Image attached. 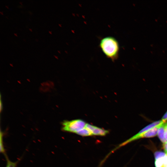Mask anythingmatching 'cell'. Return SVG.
<instances>
[{"label": "cell", "mask_w": 167, "mask_h": 167, "mask_svg": "<svg viewBox=\"0 0 167 167\" xmlns=\"http://www.w3.org/2000/svg\"><path fill=\"white\" fill-rule=\"evenodd\" d=\"M6 159L7 164L6 167H16L18 161L12 162L10 160L7 156H5Z\"/></svg>", "instance_id": "9c48e42d"}, {"label": "cell", "mask_w": 167, "mask_h": 167, "mask_svg": "<svg viewBox=\"0 0 167 167\" xmlns=\"http://www.w3.org/2000/svg\"><path fill=\"white\" fill-rule=\"evenodd\" d=\"M165 157L155 159V164L156 167H163Z\"/></svg>", "instance_id": "ba28073f"}, {"label": "cell", "mask_w": 167, "mask_h": 167, "mask_svg": "<svg viewBox=\"0 0 167 167\" xmlns=\"http://www.w3.org/2000/svg\"><path fill=\"white\" fill-rule=\"evenodd\" d=\"M167 123L165 122L162 123L159 128L157 132L158 137L163 144L166 143L165 138V127Z\"/></svg>", "instance_id": "5b68a950"}, {"label": "cell", "mask_w": 167, "mask_h": 167, "mask_svg": "<svg viewBox=\"0 0 167 167\" xmlns=\"http://www.w3.org/2000/svg\"><path fill=\"white\" fill-rule=\"evenodd\" d=\"M29 30L30 31H32V29H31V28H29Z\"/></svg>", "instance_id": "ac0fdd59"}, {"label": "cell", "mask_w": 167, "mask_h": 167, "mask_svg": "<svg viewBox=\"0 0 167 167\" xmlns=\"http://www.w3.org/2000/svg\"><path fill=\"white\" fill-rule=\"evenodd\" d=\"M166 153L161 151H157L154 153L155 159L161 157H164Z\"/></svg>", "instance_id": "30bf717a"}, {"label": "cell", "mask_w": 167, "mask_h": 167, "mask_svg": "<svg viewBox=\"0 0 167 167\" xmlns=\"http://www.w3.org/2000/svg\"><path fill=\"white\" fill-rule=\"evenodd\" d=\"M76 134L83 136H88L93 135L91 132L86 127H85L77 132Z\"/></svg>", "instance_id": "8992f818"}, {"label": "cell", "mask_w": 167, "mask_h": 167, "mask_svg": "<svg viewBox=\"0 0 167 167\" xmlns=\"http://www.w3.org/2000/svg\"><path fill=\"white\" fill-rule=\"evenodd\" d=\"M163 123V122L135 138H131L120 144L118 147V148L121 147L130 142L140 138H150L155 136L157 134L158 130L161 124Z\"/></svg>", "instance_id": "3957f363"}, {"label": "cell", "mask_w": 167, "mask_h": 167, "mask_svg": "<svg viewBox=\"0 0 167 167\" xmlns=\"http://www.w3.org/2000/svg\"><path fill=\"white\" fill-rule=\"evenodd\" d=\"M19 3H21V4H22L21 2H19Z\"/></svg>", "instance_id": "44dd1931"}, {"label": "cell", "mask_w": 167, "mask_h": 167, "mask_svg": "<svg viewBox=\"0 0 167 167\" xmlns=\"http://www.w3.org/2000/svg\"><path fill=\"white\" fill-rule=\"evenodd\" d=\"M3 133L1 131L0 134V151L1 153H3L6 156V155L5 154V149L3 145Z\"/></svg>", "instance_id": "52a82bcc"}, {"label": "cell", "mask_w": 167, "mask_h": 167, "mask_svg": "<svg viewBox=\"0 0 167 167\" xmlns=\"http://www.w3.org/2000/svg\"><path fill=\"white\" fill-rule=\"evenodd\" d=\"M163 167H167V154H166L164 161Z\"/></svg>", "instance_id": "8fae6325"}, {"label": "cell", "mask_w": 167, "mask_h": 167, "mask_svg": "<svg viewBox=\"0 0 167 167\" xmlns=\"http://www.w3.org/2000/svg\"><path fill=\"white\" fill-rule=\"evenodd\" d=\"M5 6L7 8H8V6Z\"/></svg>", "instance_id": "ffe728a7"}, {"label": "cell", "mask_w": 167, "mask_h": 167, "mask_svg": "<svg viewBox=\"0 0 167 167\" xmlns=\"http://www.w3.org/2000/svg\"><path fill=\"white\" fill-rule=\"evenodd\" d=\"M165 138L166 143L167 142V123L165 129Z\"/></svg>", "instance_id": "4fadbf2b"}, {"label": "cell", "mask_w": 167, "mask_h": 167, "mask_svg": "<svg viewBox=\"0 0 167 167\" xmlns=\"http://www.w3.org/2000/svg\"><path fill=\"white\" fill-rule=\"evenodd\" d=\"M86 124L84 121L79 119L64 121L62 123V130L65 131L76 133L84 128Z\"/></svg>", "instance_id": "7a4b0ae2"}, {"label": "cell", "mask_w": 167, "mask_h": 167, "mask_svg": "<svg viewBox=\"0 0 167 167\" xmlns=\"http://www.w3.org/2000/svg\"><path fill=\"white\" fill-rule=\"evenodd\" d=\"M161 120L164 122L167 121V111L163 116Z\"/></svg>", "instance_id": "7c38bea8"}, {"label": "cell", "mask_w": 167, "mask_h": 167, "mask_svg": "<svg viewBox=\"0 0 167 167\" xmlns=\"http://www.w3.org/2000/svg\"><path fill=\"white\" fill-rule=\"evenodd\" d=\"M59 25L60 26V24H59Z\"/></svg>", "instance_id": "603a6c76"}, {"label": "cell", "mask_w": 167, "mask_h": 167, "mask_svg": "<svg viewBox=\"0 0 167 167\" xmlns=\"http://www.w3.org/2000/svg\"><path fill=\"white\" fill-rule=\"evenodd\" d=\"M58 51L59 53H60V52L58 50Z\"/></svg>", "instance_id": "7402d4cb"}, {"label": "cell", "mask_w": 167, "mask_h": 167, "mask_svg": "<svg viewBox=\"0 0 167 167\" xmlns=\"http://www.w3.org/2000/svg\"><path fill=\"white\" fill-rule=\"evenodd\" d=\"M99 46L104 54L113 61L118 57L119 45L116 39L111 36H108L102 39Z\"/></svg>", "instance_id": "6da1fadb"}, {"label": "cell", "mask_w": 167, "mask_h": 167, "mask_svg": "<svg viewBox=\"0 0 167 167\" xmlns=\"http://www.w3.org/2000/svg\"><path fill=\"white\" fill-rule=\"evenodd\" d=\"M163 147L166 154H167V142L164 144Z\"/></svg>", "instance_id": "5bb4252c"}, {"label": "cell", "mask_w": 167, "mask_h": 167, "mask_svg": "<svg viewBox=\"0 0 167 167\" xmlns=\"http://www.w3.org/2000/svg\"><path fill=\"white\" fill-rule=\"evenodd\" d=\"M85 127L90 131L93 135L104 136L105 135L109 132L108 130L88 123H86Z\"/></svg>", "instance_id": "277c9868"}, {"label": "cell", "mask_w": 167, "mask_h": 167, "mask_svg": "<svg viewBox=\"0 0 167 167\" xmlns=\"http://www.w3.org/2000/svg\"><path fill=\"white\" fill-rule=\"evenodd\" d=\"M54 56L55 58H56L58 59V57H57V56H56L55 55H54Z\"/></svg>", "instance_id": "9a60e30c"}, {"label": "cell", "mask_w": 167, "mask_h": 167, "mask_svg": "<svg viewBox=\"0 0 167 167\" xmlns=\"http://www.w3.org/2000/svg\"><path fill=\"white\" fill-rule=\"evenodd\" d=\"M0 13H1V14H2V15L3 14L2 12L0 11Z\"/></svg>", "instance_id": "d6986e66"}, {"label": "cell", "mask_w": 167, "mask_h": 167, "mask_svg": "<svg viewBox=\"0 0 167 167\" xmlns=\"http://www.w3.org/2000/svg\"><path fill=\"white\" fill-rule=\"evenodd\" d=\"M49 32L50 34H52L51 32V31H49Z\"/></svg>", "instance_id": "2e32d148"}, {"label": "cell", "mask_w": 167, "mask_h": 167, "mask_svg": "<svg viewBox=\"0 0 167 167\" xmlns=\"http://www.w3.org/2000/svg\"><path fill=\"white\" fill-rule=\"evenodd\" d=\"M14 34L16 36H17V34L15 33H14Z\"/></svg>", "instance_id": "e0dca14e"}]
</instances>
